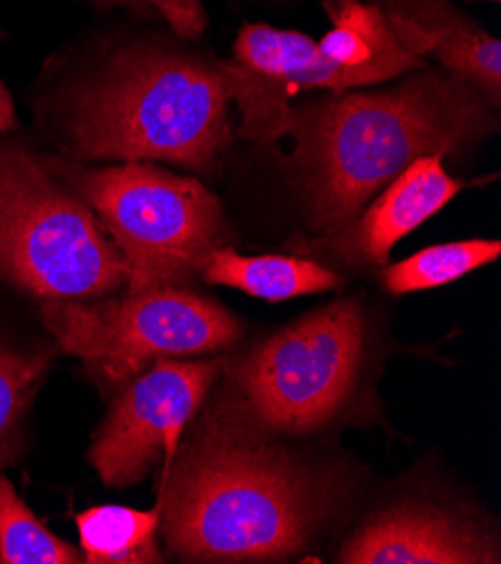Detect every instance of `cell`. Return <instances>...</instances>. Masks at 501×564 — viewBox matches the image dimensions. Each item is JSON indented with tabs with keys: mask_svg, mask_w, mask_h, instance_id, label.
I'll return each instance as SVG.
<instances>
[{
	"mask_svg": "<svg viewBox=\"0 0 501 564\" xmlns=\"http://www.w3.org/2000/svg\"><path fill=\"white\" fill-rule=\"evenodd\" d=\"M81 555L88 564H160L155 544L160 506L135 511L129 506H92L75 518Z\"/></svg>",
	"mask_w": 501,
	"mask_h": 564,
	"instance_id": "cell-14",
	"label": "cell"
},
{
	"mask_svg": "<svg viewBox=\"0 0 501 564\" xmlns=\"http://www.w3.org/2000/svg\"><path fill=\"white\" fill-rule=\"evenodd\" d=\"M52 176L81 198L127 265L129 293L181 286L226 235L218 198L196 178L153 162L88 166L43 155Z\"/></svg>",
	"mask_w": 501,
	"mask_h": 564,
	"instance_id": "cell-6",
	"label": "cell"
},
{
	"mask_svg": "<svg viewBox=\"0 0 501 564\" xmlns=\"http://www.w3.org/2000/svg\"><path fill=\"white\" fill-rule=\"evenodd\" d=\"M499 254L501 243L497 239H468L429 246L394 265H386L382 270V284L392 295L440 289L497 261Z\"/></svg>",
	"mask_w": 501,
	"mask_h": 564,
	"instance_id": "cell-15",
	"label": "cell"
},
{
	"mask_svg": "<svg viewBox=\"0 0 501 564\" xmlns=\"http://www.w3.org/2000/svg\"><path fill=\"white\" fill-rule=\"evenodd\" d=\"M230 104L220 62L135 43L70 93L66 149L77 162H170L207 174L232 144Z\"/></svg>",
	"mask_w": 501,
	"mask_h": 564,
	"instance_id": "cell-3",
	"label": "cell"
},
{
	"mask_svg": "<svg viewBox=\"0 0 501 564\" xmlns=\"http://www.w3.org/2000/svg\"><path fill=\"white\" fill-rule=\"evenodd\" d=\"M92 3L101 8H124L133 14L142 17H153L160 14L164 21H170V25L183 34V36H194L203 30V12L196 0H92Z\"/></svg>",
	"mask_w": 501,
	"mask_h": 564,
	"instance_id": "cell-18",
	"label": "cell"
},
{
	"mask_svg": "<svg viewBox=\"0 0 501 564\" xmlns=\"http://www.w3.org/2000/svg\"><path fill=\"white\" fill-rule=\"evenodd\" d=\"M41 317L59 349L108 382H127L162 358L230 349L243 324L220 304L181 286L116 300H52Z\"/></svg>",
	"mask_w": 501,
	"mask_h": 564,
	"instance_id": "cell-8",
	"label": "cell"
},
{
	"mask_svg": "<svg viewBox=\"0 0 501 564\" xmlns=\"http://www.w3.org/2000/svg\"><path fill=\"white\" fill-rule=\"evenodd\" d=\"M19 129V118L14 110V99L10 88L0 82V135L12 133Z\"/></svg>",
	"mask_w": 501,
	"mask_h": 564,
	"instance_id": "cell-19",
	"label": "cell"
},
{
	"mask_svg": "<svg viewBox=\"0 0 501 564\" xmlns=\"http://www.w3.org/2000/svg\"><path fill=\"white\" fill-rule=\"evenodd\" d=\"M324 10L333 28L322 39L248 23L232 59L220 62L246 140L265 147L284 138L293 99L302 93L340 95L423 68L373 3L324 0Z\"/></svg>",
	"mask_w": 501,
	"mask_h": 564,
	"instance_id": "cell-4",
	"label": "cell"
},
{
	"mask_svg": "<svg viewBox=\"0 0 501 564\" xmlns=\"http://www.w3.org/2000/svg\"><path fill=\"white\" fill-rule=\"evenodd\" d=\"M345 564H494L497 540L436 506L401 503L369 518L340 549Z\"/></svg>",
	"mask_w": 501,
	"mask_h": 564,
	"instance_id": "cell-11",
	"label": "cell"
},
{
	"mask_svg": "<svg viewBox=\"0 0 501 564\" xmlns=\"http://www.w3.org/2000/svg\"><path fill=\"white\" fill-rule=\"evenodd\" d=\"M0 281L52 300H97L127 284V265L90 207L43 155L0 140Z\"/></svg>",
	"mask_w": 501,
	"mask_h": 564,
	"instance_id": "cell-7",
	"label": "cell"
},
{
	"mask_svg": "<svg viewBox=\"0 0 501 564\" xmlns=\"http://www.w3.org/2000/svg\"><path fill=\"white\" fill-rule=\"evenodd\" d=\"M362 356V306L356 300L333 302L230 365L220 403L207 419L263 438L315 432L345 412Z\"/></svg>",
	"mask_w": 501,
	"mask_h": 564,
	"instance_id": "cell-5",
	"label": "cell"
},
{
	"mask_svg": "<svg viewBox=\"0 0 501 564\" xmlns=\"http://www.w3.org/2000/svg\"><path fill=\"white\" fill-rule=\"evenodd\" d=\"M209 286H230L265 302H286L338 289V272L295 254H241L232 248H214L203 265Z\"/></svg>",
	"mask_w": 501,
	"mask_h": 564,
	"instance_id": "cell-13",
	"label": "cell"
},
{
	"mask_svg": "<svg viewBox=\"0 0 501 564\" xmlns=\"http://www.w3.org/2000/svg\"><path fill=\"white\" fill-rule=\"evenodd\" d=\"M220 369V360L162 358L135 376L90 445L99 479L110 488L138 484L162 455L170 468Z\"/></svg>",
	"mask_w": 501,
	"mask_h": 564,
	"instance_id": "cell-9",
	"label": "cell"
},
{
	"mask_svg": "<svg viewBox=\"0 0 501 564\" xmlns=\"http://www.w3.org/2000/svg\"><path fill=\"white\" fill-rule=\"evenodd\" d=\"M488 3H501V0H488Z\"/></svg>",
	"mask_w": 501,
	"mask_h": 564,
	"instance_id": "cell-20",
	"label": "cell"
},
{
	"mask_svg": "<svg viewBox=\"0 0 501 564\" xmlns=\"http://www.w3.org/2000/svg\"><path fill=\"white\" fill-rule=\"evenodd\" d=\"M443 155H423L380 189V196L338 232L297 243L299 254L336 259L351 268H382L394 246L453 203L466 181L453 178Z\"/></svg>",
	"mask_w": 501,
	"mask_h": 564,
	"instance_id": "cell-10",
	"label": "cell"
},
{
	"mask_svg": "<svg viewBox=\"0 0 501 564\" xmlns=\"http://www.w3.org/2000/svg\"><path fill=\"white\" fill-rule=\"evenodd\" d=\"M54 349L25 351L0 345V468L10 466L21 449V423L41 389Z\"/></svg>",
	"mask_w": 501,
	"mask_h": 564,
	"instance_id": "cell-17",
	"label": "cell"
},
{
	"mask_svg": "<svg viewBox=\"0 0 501 564\" xmlns=\"http://www.w3.org/2000/svg\"><path fill=\"white\" fill-rule=\"evenodd\" d=\"M84 555L45 529L19 497L8 477L0 475V564H79Z\"/></svg>",
	"mask_w": 501,
	"mask_h": 564,
	"instance_id": "cell-16",
	"label": "cell"
},
{
	"mask_svg": "<svg viewBox=\"0 0 501 564\" xmlns=\"http://www.w3.org/2000/svg\"><path fill=\"white\" fill-rule=\"evenodd\" d=\"M394 36L418 59H432L472 84L494 108L501 101V41L450 0H375Z\"/></svg>",
	"mask_w": 501,
	"mask_h": 564,
	"instance_id": "cell-12",
	"label": "cell"
},
{
	"mask_svg": "<svg viewBox=\"0 0 501 564\" xmlns=\"http://www.w3.org/2000/svg\"><path fill=\"white\" fill-rule=\"evenodd\" d=\"M164 473L160 531L183 562H280L342 511L347 486L270 438L207 419Z\"/></svg>",
	"mask_w": 501,
	"mask_h": 564,
	"instance_id": "cell-2",
	"label": "cell"
},
{
	"mask_svg": "<svg viewBox=\"0 0 501 564\" xmlns=\"http://www.w3.org/2000/svg\"><path fill=\"white\" fill-rule=\"evenodd\" d=\"M497 110L472 84L425 66L392 88L293 106L288 164L311 228L338 232L423 155L470 151L497 131Z\"/></svg>",
	"mask_w": 501,
	"mask_h": 564,
	"instance_id": "cell-1",
	"label": "cell"
}]
</instances>
